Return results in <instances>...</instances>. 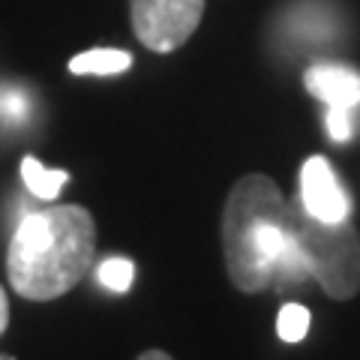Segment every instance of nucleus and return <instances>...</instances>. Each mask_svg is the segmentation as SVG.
<instances>
[{
    "label": "nucleus",
    "mask_w": 360,
    "mask_h": 360,
    "mask_svg": "<svg viewBox=\"0 0 360 360\" xmlns=\"http://www.w3.org/2000/svg\"><path fill=\"white\" fill-rule=\"evenodd\" d=\"M96 276H99V283H103L108 291H117V295H123V291L132 288L135 264L129 262V258L111 255V258H105V262L96 267Z\"/></svg>",
    "instance_id": "9d476101"
},
{
    "label": "nucleus",
    "mask_w": 360,
    "mask_h": 360,
    "mask_svg": "<svg viewBox=\"0 0 360 360\" xmlns=\"http://www.w3.org/2000/svg\"><path fill=\"white\" fill-rule=\"evenodd\" d=\"M6 324H9V300H6V291L0 288V333L6 330Z\"/></svg>",
    "instance_id": "ddd939ff"
},
{
    "label": "nucleus",
    "mask_w": 360,
    "mask_h": 360,
    "mask_svg": "<svg viewBox=\"0 0 360 360\" xmlns=\"http://www.w3.org/2000/svg\"><path fill=\"white\" fill-rule=\"evenodd\" d=\"M328 132L333 141H348L354 135V108L328 105Z\"/></svg>",
    "instance_id": "9b49d317"
},
{
    "label": "nucleus",
    "mask_w": 360,
    "mask_h": 360,
    "mask_svg": "<svg viewBox=\"0 0 360 360\" xmlns=\"http://www.w3.org/2000/svg\"><path fill=\"white\" fill-rule=\"evenodd\" d=\"M288 243L291 222L283 189L267 174H243L222 207V252L234 288L243 295L264 291Z\"/></svg>",
    "instance_id": "f03ea898"
},
{
    "label": "nucleus",
    "mask_w": 360,
    "mask_h": 360,
    "mask_svg": "<svg viewBox=\"0 0 360 360\" xmlns=\"http://www.w3.org/2000/svg\"><path fill=\"white\" fill-rule=\"evenodd\" d=\"M309 324H312V315H309V309L303 307V303H285L283 309H279V315H276V333H279V340L283 342H300L303 336L309 333Z\"/></svg>",
    "instance_id": "1a4fd4ad"
},
{
    "label": "nucleus",
    "mask_w": 360,
    "mask_h": 360,
    "mask_svg": "<svg viewBox=\"0 0 360 360\" xmlns=\"http://www.w3.org/2000/svg\"><path fill=\"white\" fill-rule=\"evenodd\" d=\"M288 222L307 270L330 300H352L360 291V234L354 225L321 222L303 210L300 198L288 201Z\"/></svg>",
    "instance_id": "7ed1b4c3"
},
{
    "label": "nucleus",
    "mask_w": 360,
    "mask_h": 360,
    "mask_svg": "<svg viewBox=\"0 0 360 360\" xmlns=\"http://www.w3.org/2000/svg\"><path fill=\"white\" fill-rule=\"evenodd\" d=\"M96 258V222L82 205L27 213L9 240L6 276L25 300H58L72 291Z\"/></svg>",
    "instance_id": "f257e3e1"
},
{
    "label": "nucleus",
    "mask_w": 360,
    "mask_h": 360,
    "mask_svg": "<svg viewBox=\"0 0 360 360\" xmlns=\"http://www.w3.org/2000/svg\"><path fill=\"white\" fill-rule=\"evenodd\" d=\"M21 180H25V186L30 189L37 198L42 201H54L60 195V189L66 186V180H70V174L66 172H49L37 156H25L21 160Z\"/></svg>",
    "instance_id": "6e6552de"
},
{
    "label": "nucleus",
    "mask_w": 360,
    "mask_h": 360,
    "mask_svg": "<svg viewBox=\"0 0 360 360\" xmlns=\"http://www.w3.org/2000/svg\"><path fill=\"white\" fill-rule=\"evenodd\" d=\"M132 27L150 51L180 49L205 15V0H129Z\"/></svg>",
    "instance_id": "20e7f679"
},
{
    "label": "nucleus",
    "mask_w": 360,
    "mask_h": 360,
    "mask_svg": "<svg viewBox=\"0 0 360 360\" xmlns=\"http://www.w3.org/2000/svg\"><path fill=\"white\" fill-rule=\"evenodd\" d=\"M132 66V54L120 49H90L70 60V72L75 75H115Z\"/></svg>",
    "instance_id": "0eeeda50"
},
{
    "label": "nucleus",
    "mask_w": 360,
    "mask_h": 360,
    "mask_svg": "<svg viewBox=\"0 0 360 360\" xmlns=\"http://www.w3.org/2000/svg\"><path fill=\"white\" fill-rule=\"evenodd\" d=\"M307 90L321 99L324 105H342L357 108L360 105V72L342 63H315L303 75Z\"/></svg>",
    "instance_id": "423d86ee"
},
{
    "label": "nucleus",
    "mask_w": 360,
    "mask_h": 360,
    "mask_svg": "<svg viewBox=\"0 0 360 360\" xmlns=\"http://www.w3.org/2000/svg\"><path fill=\"white\" fill-rule=\"evenodd\" d=\"M139 360H174L168 352H162V348H148L144 354H139Z\"/></svg>",
    "instance_id": "4468645a"
},
{
    "label": "nucleus",
    "mask_w": 360,
    "mask_h": 360,
    "mask_svg": "<svg viewBox=\"0 0 360 360\" xmlns=\"http://www.w3.org/2000/svg\"><path fill=\"white\" fill-rule=\"evenodd\" d=\"M300 205L309 217L321 222H342L352 213V201H348L340 177L330 168L324 156H309L300 168Z\"/></svg>",
    "instance_id": "39448f33"
},
{
    "label": "nucleus",
    "mask_w": 360,
    "mask_h": 360,
    "mask_svg": "<svg viewBox=\"0 0 360 360\" xmlns=\"http://www.w3.org/2000/svg\"><path fill=\"white\" fill-rule=\"evenodd\" d=\"M0 115L21 120L27 115V99L21 90H0Z\"/></svg>",
    "instance_id": "f8f14e48"
}]
</instances>
